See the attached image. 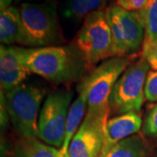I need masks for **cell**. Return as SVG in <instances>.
Here are the masks:
<instances>
[{"label": "cell", "mask_w": 157, "mask_h": 157, "mask_svg": "<svg viewBox=\"0 0 157 157\" xmlns=\"http://www.w3.org/2000/svg\"><path fill=\"white\" fill-rule=\"evenodd\" d=\"M20 33L17 44L38 48L64 45V37L56 0L25 2L19 6Z\"/></svg>", "instance_id": "obj_2"}, {"label": "cell", "mask_w": 157, "mask_h": 157, "mask_svg": "<svg viewBox=\"0 0 157 157\" xmlns=\"http://www.w3.org/2000/svg\"><path fill=\"white\" fill-rule=\"evenodd\" d=\"M154 147L141 132L119 141L103 157H152Z\"/></svg>", "instance_id": "obj_14"}, {"label": "cell", "mask_w": 157, "mask_h": 157, "mask_svg": "<svg viewBox=\"0 0 157 157\" xmlns=\"http://www.w3.org/2000/svg\"><path fill=\"white\" fill-rule=\"evenodd\" d=\"M17 49L30 73L55 86L79 83L91 72L84 56L73 43L38 48L17 46Z\"/></svg>", "instance_id": "obj_1"}, {"label": "cell", "mask_w": 157, "mask_h": 157, "mask_svg": "<svg viewBox=\"0 0 157 157\" xmlns=\"http://www.w3.org/2000/svg\"><path fill=\"white\" fill-rule=\"evenodd\" d=\"M142 125L140 113H127L109 119L105 127L104 145L100 157L104 156L119 141L141 132Z\"/></svg>", "instance_id": "obj_10"}, {"label": "cell", "mask_w": 157, "mask_h": 157, "mask_svg": "<svg viewBox=\"0 0 157 157\" xmlns=\"http://www.w3.org/2000/svg\"><path fill=\"white\" fill-rule=\"evenodd\" d=\"M106 123L86 114L84 121L73 136L68 157H100L104 145Z\"/></svg>", "instance_id": "obj_9"}, {"label": "cell", "mask_w": 157, "mask_h": 157, "mask_svg": "<svg viewBox=\"0 0 157 157\" xmlns=\"http://www.w3.org/2000/svg\"><path fill=\"white\" fill-rule=\"evenodd\" d=\"M140 55L148 63L150 69L157 71V40L144 41Z\"/></svg>", "instance_id": "obj_19"}, {"label": "cell", "mask_w": 157, "mask_h": 157, "mask_svg": "<svg viewBox=\"0 0 157 157\" xmlns=\"http://www.w3.org/2000/svg\"><path fill=\"white\" fill-rule=\"evenodd\" d=\"M141 133L149 139H157V103L146 115Z\"/></svg>", "instance_id": "obj_18"}, {"label": "cell", "mask_w": 157, "mask_h": 157, "mask_svg": "<svg viewBox=\"0 0 157 157\" xmlns=\"http://www.w3.org/2000/svg\"><path fill=\"white\" fill-rule=\"evenodd\" d=\"M6 157H65L58 148L37 137H18Z\"/></svg>", "instance_id": "obj_13"}, {"label": "cell", "mask_w": 157, "mask_h": 157, "mask_svg": "<svg viewBox=\"0 0 157 157\" xmlns=\"http://www.w3.org/2000/svg\"><path fill=\"white\" fill-rule=\"evenodd\" d=\"M155 157H157V156H155Z\"/></svg>", "instance_id": "obj_25"}, {"label": "cell", "mask_w": 157, "mask_h": 157, "mask_svg": "<svg viewBox=\"0 0 157 157\" xmlns=\"http://www.w3.org/2000/svg\"><path fill=\"white\" fill-rule=\"evenodd\" d=\"M73 94L70 88H61L47 95L39 113L38 139L47 145L61 148Z\"/></svg>", "instance_id": "obj_7"}, {"label": "cell", "mask_w": 157, "mask_h": 157, "mask_svg": "<svg viewBox=\"0 0 157 157\" xmlns=\"http://www.w3.org/2000/svg\"><path fill=\"white\" fill-rule=\"evenodd\" d=\"M135 12L145 30L144 41L157 40V0H150L145 8Z\"/></svg>", "instance_id": "obj_17"}, {"label": "cell", "mask_w": 157, "mask_h": 157, "mask_svg": "<svg viewBox=\"0 0 157 157\" xmlns=\"http://www.w3.org/2000/svg\"><path fill=\"white\" fill-rule=\"evenodd\" d=\"M5 94L11 123L18 137H37L39 110L46 91L23 83Z\"/></svg>", "instance_id": "obj_5"}, {"label": "cell", "mask_w": 157, "mask_h": 157, "mask_svg": "<svg viewBox=\"0 0 157 157\" xmlns=\"http://www.w3.org/2000/svg\"><path fill=\"white\" fill-rule=\"evenodd\" d=\"M137 55L113 57L101 63L89 73L91 86L86 114L107 124L109 120V97L113 86L127 67L136 60Z\"/></svg>", "instance_id": "obj_4"}, {"label": "cell", "mask_w": 157, "mask_h": 157, "mask_svg": "<svg viewBox=\"0 0 157 157\" xmlns=\"http://www.w3.org/2000/svg\"><path fill=\"white\" fill-rule=\"evenodd\" d=\"M23 64L17 52V46H0V82L1 90L7 93L23 84L30 74Z\"/></svg>", "instance_id": "obj_11"}, {"label": "cell", "mask_w": 157, "mask_h": 157, "mask_svg": "<svg viewBox=\"0 0 157 157\" xmlns=\"http://www.w3.org/2000/svg\"><path fill=\"white\" fill-rule=\"evenodd\" d=\"M150 0H116V5L128 11H140L145 8Z\"/></svg>", "instance_id": "obj_21"}, {"label": "cell", "mask_w": 157, "mask_h": 157, "mask_svg": "<svg viewBox=\"0 0 157 157\" xmlns=\"http://www.w3.org/2000/svg\"><path fill=\"white\" fill-rule=\"evenodd\" d=\"M150 67L140 57L128 66L118 78L109 97L110 112L122 114L140 113L145 101V83Z\"/></svg>", "instance_id": "obj_6"}, {"label": "cell", "mask_w": 157, "mask_h": 157, "mask_svg": "<svg viewBox=\"0 0 157 157\" xmlns=\"http://www.w3.org/2000/svg\"><path fill=\"white\" fill-rule=\"evenodd\" d=\"M73 44L84 56L91 71L99 63L116 57L106 9L93 12L85 18Z\"/></svg>", "instance_id": "obj_3"}, {"label": "cell", "mask_w": 157, "mask_h": 157, "mask_svg": "<svg viewBox=\"0 0 157 157\" xmlns=\"http://www.w3.org/2000/svg\"><path fill=\"white\" fill-rule=\"evenodd\" d=\"M91 80L89 73L77 86L78 96L73 101L68 112L66 128V137L62 147L59 149L65 157H68V149L73 136L79 128L87 112V101Z\"/></svg>", "instance_id": "obj_12"}, {"label": "cell", "mask_w": 157, "mask_h": 157, "mask_svg": "<svg viewBox=\"0 0 157 157\" xmlns=\"http://www.w3.org/2000/svg\"><path fill=\"white\" fill-rule=\"evenodd\" d=\"M17 2H23V3H25V2H33V1H37V0H16Z\"/></svg>", "instance_id": "obj_24"}, {"label": "cell", "mask_w": 157, "mask_h": 157, "mask_svg": "<svg viewBox=\"0 0 157 157\" xmlns=\"http://www.w3.org/2000/svg\"><path fill=\"white\" fill-rule=\"evenodd\" d=\"M109 0H65L61 7L64 18L79 21L93 12L106 9Z\"/></svg>", "instance_id": "obj_16"}, {"label": "cell", "mask_w": 157, "mask_h": 157, "mask_svg": "<svg viewBox=\"0 0 157 157\" xmlns=\"http://www.w3.org/2000/svg\"><path fill=\"white\" fill-rule=\"evenodd\" d=\"M20 33L19 8L10 6L0 11V42L1 45H12L18 42Z\"/></svg>", "instance_id": "obj_15"}, {"label": "cell", "mask_w": 157, "mask_h": 157, "mask_svg": "<svg viewBox=\"0 0 157 157\" xmlns=\"http://www.w3.org/2000/svg\"><path fill=\"white\" fill-rule=\"evenodd\" d=\"M106 14L116 57L138 55L145 39V30L136 13L113 4L106 8Z\"/></svg>", "instance_id": "obj_8"}, {"label": "cell", "mask_w": 157, "mask_h": 157, "mask_svg": "<svg viewBox=\"0 0 157 157\" xmlns=\"http://www.w3.org/2000/svg\"><path fill=\"white\" fill-rule=\"evenodd\" d=\"M145 98L149 102L157 101V71H150L147 76Z\"/></svg>", "instance_id": "obj_20"}, {"label": "cell", "mask_w": 157, "mask_h": 157, "mask_svg": "<svg viewBox=\"0 0 157 157\" xmlns=\"http://www.w3.org/2000/svg\"><path fill=\"white\" fill-rule=\"evenodd\" d=\"M11 4V0H0V11L10 7Z\"/></svg>", "instance_id": "obj_23"}, {"label": "cell", "mask_w": 157, "mask_h": 157, "mask_svg": "<svg viewBox=\"0 0 157 157\" xmlns=\"http://www.w3.org/2000/svg\"><path fill=\"white\" fill-rule=\"evenodd\" d=\"M1 113H0V123H1V130H6L9 124L11 123L10 115L7 108V103H6V94L3 90H1Z\"/></svg>", "instance_id": "obj_22"}]
</instances>
